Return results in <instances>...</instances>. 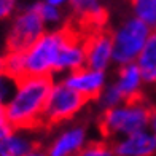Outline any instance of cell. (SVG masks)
Returning <instances> with one entry per match:
<instances>
[{"label":"cell","instance_id":"8","mask_svg":"<svg viewBox=\"0 0 156 156\" xmlns=\"http://www.w3.org/2000/svg\"><path fill=\"white\" fill-rule=\"evenodd\" d=\"M116 156H156V137L151 131H140L113 142Z\"/></svg>","mask_w":156,"mask_h":156},{"label":"cell","instance_id":"12","mask_svg":"<svg viewBox=\"0 0 156 156\" xmlns=\"http://www.w3.org/2000/svg\"><path fill=\"white\" fill-rule=\"evenodd\" d=\"M35 148L38 147L32 137H27L15 131L11 136L0 142V156H26Z\"/></svg>","mask_w":156,"mask_h":156},{"label":"cell","instance_id":"7","mask_svg":"<svg viewBox=\"0 0 156 156\" xmlns=\"http://www.w3.org/2000/svg\"><path fill=\"white\" fill-rule=\"evenodd\" d=\"M113 58V34L105 27L96 34L88 35L86 40V66L89 70H102Z\"/></svg>","mask_w":156,"mask_h":156},{"label":"cell","instance_id":"19","mask_svg":"<svg viewBox=\"0 0 156 156\" xmlns=\"http://www.w3.org/2000/svg\"><path fill=\"white\" fill-rule=\"evenodd\" d=\"M26 156H48V154H46V151L40 150V148H35L34 151H30L29 154H26Z\"/></svg>","mask_w":156,"mask_h":156},{"label":"cell","instance_id":"13","mask_svg":"<svg viewBox=\"0 0 156 156\" xmlns=\"http://www.w3.org/2000/svg\"><path fill=\"white\" fill-rule=\"evenodd\" d=\"M131 5L139 19L147 26L156 27V0H131Z\"/></svg>","mask_w":156,"mask_h":156},{"label":"cell","instance_id":"15","mask_svg":"<svg viewBox=\"0 0 156 156\" xmlns=\"http://www.w3.org/2000/svg\"><path fill=\"white\" fill-rule=\"evenodd\" d=\"M18 88L16 80H13L11 76H8L6 73H3L0 70V107H3V104L10 99L11 91H15L13 88Z\"/></svg>","mask_w":156,"mask_h":156},{"label":"cell","instance_id":"9","mask_svg":"<svg viewBox=\"0 0 156 156\" xmlns=\"http://www.w3.org/2000/svg\"><path fill=\"white\" fill-rule=\"evenodd\" d=\"M66 84L69 88H72L83 96H86L89 101L99 99L102 93V84H104V73L97 72V70H89V69H81L75 70L70 75Z\"/></svg>","mask_w":156,"mask_h":156},{"label":"cell","instance_id":"5","mask_svg":"<svg viewBox=\"0 0 156 156\" xmlns=\"http://www.w3.org/2000/svg\"><path fill=\"white\" fill-rule=\"evenodd\" d=\"M150 29L142 19H129L113 34V59L121 66L131 64L142 53Z\"/></svg>","mask_w":156,"mask_h":156},{"label":"cell","instance_id":"20","mask_svg":"<svg viewBox=\"0 0 156 156\" xmlns=\"http://www.w3.org/2000/svg\"><path fill=\"white\" fill-rule=\"evenodd\" d=\"M66 0H48V3H51V5H54V6H58V5H61V3H64Z\"/></svg>","mask_w":156,"mask_h":156},{"label":"cell","instance_id":"1","mask_svg":"<svg viewBox=\"0 0 156 156\" xmlns=\"http://www.w3.org/2000/svg\"><path fill=\"white\" fill-rule=\"evenodd\" d=\"M53 89V76H26L18 81V93L5 107L6 119L15 131L38 129Z\"/></svg>","mask_w":156,"mask_h":156},{"label":"cell","instance_id":"14","mask_svg":"<svg viewBox=\"0 0 156 156\" xmlns=\"http://www.w3.org/2000/svg\"><path fill=\"white\" fill-rule=\"evenodd\" d=\"M78 156H116V153L113 151V147L105 142H91L89 145H84Z\"/></svg>","mask_w":156,"mask_h":156},{"label":"cell","instance_id":"11","mask_svg":"<svg viewBox=\"0 0 156 156\" xmlns=\"http://www.w3.org/2000/svg\"><path fill=\"white\" fill-rule=\"evenodd\" d=\"M137 66L142 80L147 83H156V30L148 37L144 49L139 54Z\"/></svg>","mask_w":156,"mask_h":156},{"label":"cell","instance_id":"6","mask_svg":"<svg viewBox=\"0 0 156 156\" xmlns=\"http://www.w3.org/2000/svg\"><path fill=\"white\" fill-rule=\"evenodd\" d=\"M43 24H45V19L40 13L38 3L23 11L19 16H16L11 32L8 38H6V51L10 53L27 51L41 37Z\"/></svg>","mask_w":156,"mask_h":156},{"label":"cell","instance_id":"4","mask_svg":"<svg viewBox=\"0 0 156 156\" xmlns=\"http://www.w3.org/2000/svg\"><path fill=\"white\" fill-rule=\"evenodd\" d=\"M89 99L81 93L69 88L66 83L51 89L46 107L41 115V127H53L70 119Z\"/></svg>","mask_w":156,"mask_h":156},{"label":"cell","instance_id":"3","mask_svg":"<svg viewBox=\"0 0 156 156\" xmlns=\"http://www.w3.org/2000/svg\"><path fill=\"white\" fill-rule=\"evenodd\" d=\"M67 38H69V29L66 26L58 32L41 35L27 51H24V59H23L24 78L51 75L54 72L59 53L62 51Z\"/></svg>","mask_w":156,"mask_h":156},{"label":"cell","instance_id":"2","mask_svg":"<svg viewBox=\"0 0 156 156\" xmlns=\"http://www.w3.org/2000/svg\"><path fill=\"white\" fill-rule=\"evenodd\" d=\"M156 107L147 101L134 105L110 107L101 118V132L105 139H123L126 136L145 131L153 118Z\"/></svg>","mask_w":156,"mask_h":156},{"label":"cell","instance_id":"17","mask_svg":"<svg viewBox=\"0 0 156 156\" xmlns=\"http://www.w3.org/2000/svg\"><path fill=\"white\" fill-rule=\"evenodd\" d=\"M15 132L13 126L10 124V121L6 119V115H5V107H0V142L3 139H6L8 136Z\"/></svg>","mask_w":156,"mask_h":156},{"label":"cell","instance_id":"10","mask_svg":"<svg viewBox=\"0 0 156 156\" xmlns=\"http://www.w3.org/2000/svg\"><path fill=\"white\" fill-rule=\"evenodd\" d=\"M86 142V131L81 126L64 131L61 136L49 145L48 156H78Z\"/></svg>","mask_w":156,"mask_h":156},{"label":"cell","instance_id":"16","mask_svg":"<svg viewBox=\"0 0 156 156\" xmlns=\"http://www.w3.org/2000/svg\"><path fill=\"white\" fill-rule=\"evenodd\" d=\"M38 8H40V13H41V16H43V19L48 21V23H56V21L61 18L59 10L48 2L46 3H38Z\"/></svg>","mask_w":156,"mask_h":156},{"label":"cell","instance_id":"18","mask_svg":"<svg viewBox=\"0 0 156 156\" xmlns=\"http://www.w3.org/2000/svg\"><path fill=\"white\" fill-rule=\"evenodd\" d=\"M13 10V0H0V19L6 18Z\"/></svg>","mask_w":156,"mask_h":156}]
</instances>
